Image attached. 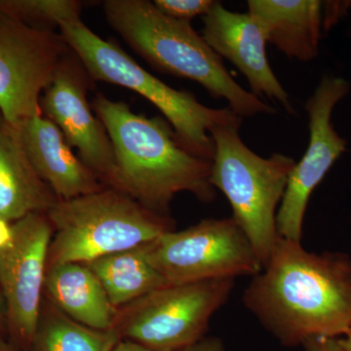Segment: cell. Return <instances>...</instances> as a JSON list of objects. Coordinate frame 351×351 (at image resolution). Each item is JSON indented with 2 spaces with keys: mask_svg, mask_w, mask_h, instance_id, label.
<instances>
[{
  "mask_svg": "<svg viewBox=\"0 0 351 351\" xmlns=\"http://www.w3.org/2000/svg\"><path fill=\"white\" fill-rule=\"evenodd\" d=\"M242 300L281 345H302L313 337L338 338L351 323V257L313 253L301 242L279 237Z\"/></svg>",
  "mask_w": 351,
  "mask_h": 351,
  "instance_id": "6da1fadb",
  "label": "cell"
},
{
  "mask_svg": "<svg viewBox=\"0 0 351 351\" xmlns=\"http://www.w3.org/2000/svg\"><path fill=\"white\" fill-rule=\"evenodd\" d=\"M156 8L168 17L189 21L205 16L213 7L214 0H154Z\"/></svg>",
  "mask_w": 351,
  "mask_h": 351,
  "instance_id": "44dd1931",
  "label": "cell"
},
{
  "mask_svg": "<svg viewBox=\"0 0 351 351\" xmlns=\"http://www.w3.org/2000/svg\"><path fill=\"white\" fill-rule=\"evenodd\" d=\"M112 351H163L152 350L134 341L120 339L113 348ZM170 351H226L225 345L218 338H204L195 345L182 348V350Z\"/></svg>",
  "mask_w": 351,
  "mask_h": 351,
  "instance_id": "7402d4cb",
  "label": "cell"
},
{
  "mask_svg": "<svg viewBox=\"0 0 351 351\" xmlns=\"http://www.w3.org/2000/svg\"><path fill=\"white\" fill-rule=\"evenodd\" d=\"M203 38L219 55L234 64L248 80L252 94L265 95L292 112L290 97L270 68L267 39L250 14L232 12L216 1L203 16Z\"/></svg>",
  "mask_w": 351,
  "mask_h": 351,
  "instance_id": "4fadbf2b",
  "label": "cell"
},
{
  "mask_svg": "<svg viewBox=\"0 0 351 351\" xmlns=\"http://www.w3.org/2000/svg\"><path fill=\"white\" fill-rule=\"evenodd\" d=\"M59 201L29 160L21 134L0 120V218L17 221L31 214H47Z\"/></svg>",
  "mask_w": 351,
  "mask_h": 351,
  "instance_id": "9a60e30c",
  "label": "cell"
},
{
  "mask_svg": "<svg viewBox=\"0 0 351 351\" xmlns=\"http://www.w3.org/2000/svg\"><path fill=\"white\" fill-rule=\"evenodd\" d=\"M350 89V83L343 78L326 76L307 101L309 144L301 161L295 163L291 172L277 212V232L281 239L301 242L309 197L346 151V141L335 130L331 117L332 110Z\"/></svg>",
  "mask_w": 351,
  "mask_h": 351,
  "instance_id": "30bf717a",
  "label": "cell"
},
{
  "mask_svg": "<svg viewBox=\"0 0 351 351\" xmlns=\"http://www.w3.org/2000/svg\"><path fill=\"white\" fill-rule=\"evenodd\" d=\"M248 13L271 43L290 59L317 56L325 4L317 0H250Z\"/></svg>",
  "mask_w": 351,
  "mask_h": 351,
  "instance_id": "2e32d148",
  "label": "cell"
},
{
  "mask_svg": "<svg viewBox=\"0 0 351 351\" xmlns=\"http://www.w3.org/2000/svg\"><path fill=\"white\" fill-rule=\"evenodd\" d=\"M120 341L117 332L98 331L71 319L48 302L41 309L34 343L38 351H112Z\"/></svg>",
  "mask_w": 351,
  "mask_h": 351,
  "instance_id": "d6986e66",
  "label": "cell"
},
{
  "mask_svg": "<svg viewBox=\"0 0 351 351\" xmlns=\"http://www.w3.org/2000/svg\"><path fill=\"white\" fill-rule=\"evenodd\" d=\"M15 237L14 221L0 218V255L13 243Z\"/></svg>",
  "mask_w": 351,
  "mask_h": 351,
  "instance_id": "cb8c5ba5",
  "label": "cell"
},
{
  "mask_svg": "<svg viewBox=\"0 0 351 351\" xmlns=\"http://www.w3.org/2000/svg\"><path fill=\"white\" fill-rule=\"evenodd\" d=\"M34 169L59 200H69L107 188L71 151L56 124L36 115L20 127Z\"/></svg>",
  "mask_w": 351,
  "mask_h": 351,
  "instance_id": "5bb4252c",
  "label": "cell"
},
{
  "mask_svg": "<svg viewBox=\"0 0 351 351\" xmlns=\"http://www.w3.org/2000/svg\"><path fill=\"white\" fill-rule=\"evenodd\" d=\"M302 346L306 351H345L338 338L313 337L304 341Z\"/></svg>",
  "mask_w": 351,
  "mask_h": 351,
  "instance_id": "603a6c76",
  "label": "cell"
},
{
  "mask_svg": "<svg viewBox=\"0 0 351 351\" xmlns=\"http://www.w3.org/2000/svg\"><path fill=\"white\" fill-rule=\"evenodd\" d=\"M345 336V339H341V346L345 351H351V323Z\"/></svg>",
  "mask_w": 351,
  "mask_h": 351,
  "instance_id": "484cf974",
  "label": "cell"
},
{
  "mask_svg": "<svg viewBox=\"0 0 351 351\" xmlns=\"http://www.w3.org/2000/svg\"><path fill=\"white\" fill-rule=\"evenodd\" d=\"M92 108L114 152L110 188L162 215H167L170 203L180 193H193L203 202L215 199L211 161L186 151L167 122L138 114L127 104L103 94L97 95Z\"/></svg>",
  "mask_w": 351,
  "mask_h": 351,
  "instance_id": "7a4b0ae2",
  "label": "cell"
},
{
  "mask_svg": "<svg viewBox=\"0 0 351 351\" xmlns=\"http://www.w3.org/2000/svg\"><path fill=\"white\" fill-rule=\"evenodd\" d=\"M71 52L61 34L0 16V113L21 127L40 114L41 93Z\"/></svg>",
  "mask_w": 351,
  "mask_h": 351,
  "instance_id": "9c48e42d",
  "label": "cell"
},
{
  "mask_svg": "<svg viewBox=\"0 0 351 351\" xmlns=\"http://www.w3.org/2000/svg\"><path fill=\"white\" fill-rule=\"evenodd\" d=\"M235 279L174 284L119 309L113 330L120 339L170 351L205 338L213 314L228 302Z\"/></svg>",
  "mask_w": 351,
  "mask_h": 351,
  "instance_id": "52a82bcc",
  "label": "cell"
},
{
  "mask_svg": "<svg viewBox=\"0 0 351 351\" xmlns=\"http://www.w3.org/2000/svg\"><path fill=\"white\" fill-rule=\"evenodd\" d=\"M5 327H7L6 306L1 288H0V330Z\"/></svg>",
  "mask_w": 351,
  "mask_h": 351,
  "instance_id": "d4e9b609",
  "label": "cell"
},
{
  "mask_svg": "<svg viewBox=\"0 0 351 351\" xmlns=\"http://www.w3.org/2000/svg\"><path fill=\"white\" fill-rule=\"evenodd\" d=\"M71 319L98 331H112L117 311L96 274L84 263H61L46 270L44 293Z\"/></svg>",
  "mask_w": 351,
  "mask_h": 351,
  "instance_id": "e0dca14e",
  "label": "cell"
},
{
  "mask_svg": "<svg viewBox=\"0 0 351 351\" xmlns=\"http://www.w3.org/2000/svg\"><path fill=\"white\" fill-rule=\"evenodd\" d=\"M59 29L90 80L127 88L151 101L172 125L182 147L199 158L213 160L212 129L242 123V117L230 108H208L193 94L168 86L136 63L119 45L97 36L82 19L61 23Z\"/></svg>",
  "mask_w": 351,
  "mask_h": 351,
  "instance_id": "277c9868",
  "label": "cell"
},
{
  "mask_svg": "<svg viewBox=\"0 0 351 351\" xmlns=\"http://www.w3.org/2000/svg\"><path fill=\"white\" fill-rule=\"evenodd\" d=\"M86 69L71 50L40 99V108L56 124L71 147L78 149L101 182L110 188L115 171L114 152L105 126L87 99Z\"/></svg>",
  "mask_w": 351,
  "mask_h": 351,
  "instance_id": "7c38bea8",
  "label": "cell"
},
{
  "mask_svg": "<svg viewBox=\"0 0 351 351\" xmlns=\"http://www.w3.org/2000/svg\"><path fill=\"white\" fill-rule=\"evenodd\" d=\"M13 243L0 255V288L7 327L25 343H34L40 320L53 226L46 214L14 221Z\"/></svg>",
  "mask_w": 351,
  "mask_h": 351,
  "instance_id": "8fae6325",
  "label": "cell"
},
{
  "mask_svg": "<svg viewBox=\"0 0 351 351\" xmlns=\"http://www.w3.org/2000/svg\"><path fill=\"white\" fill-rule=\"evenodd\" d=\"M241 123L223 124L210 132L215 152L210 182L230 201L237 221L263 267L279 239L276 209L287 188L295 161L274 154L263 158L239 137Z\"/></svg>",
  "mask_w": 351,
  "mask_h": 351,
  "instance_id": "8992f818",
  "label": "cell"
},
{
  "mask_svg": "<svg viewBox=\"0 0 351 351\" xmlns=\"http://www.w3.org/2000/svg\"><path fill=\"white\" fill-rule=\"evenodd\" d=\"M82 5L77 0H0V16L54 31L61 23L80 19Z\"/></svg>",
  "mask_w": 351,
  "mask_h": 351,
  "instance_id": "ffe728a7",
  "label": "cell"
},
{
  "mask_svg": "<svg viewBox=\"0 0 351 351\" xmlns=\"http://www.w3.org/2000/svg\"><path fill=\"white\" fill-rule=\"evenodd\" d=\"M0 351H19L12 345L7 341L5 339L0 336Z\"/></svg>",
  "mask_w": 351,
  "mask_h": 351,
  "instance_id": "4316f807",
  "label": "cell"
},
{
  "mask_svg": "<svg viewBox=\"0 0 351 351\" xmlns=\"http://www.w3.org/2000/svg\"><path fill=\"white\" fill-rule=\"evenodd\" d=\"M53 226L47 269L61 263H87L149 243L173 230L172 219L143 206L112 188L69 200L49 211Z\"/></svg>",
  "mask_w": 351,
  "mask_h": 351,
  "instance_id": "5b68a950",
  "label": "cell"
},
{
  "mask_svg": "<svg viewBox=\"0 0 351 351\" xmlns=\"http://www.w3.org/2000/svg\"><path fill=\"white\" fill-rule=\"evenodd\" d=\"M147 258L168 285L255 276L262 271L248 237L232 218L207 219L145 245Z\"/></svg>",
  "mask_w": 351,
  "mask_h": 351,
  "instance_id": "ba28073f",
  "label": "cell"
},
{
  "mask_svg": "<svg viewBox=\"0 0 351 351\" xmlns=\"http://www.w3.org/2000/svg\"><path fill=\"white\" fill-rule=\"evenodd\" d=\"M145 245L87 263L117 311L168 285L149 262Z\"/></svg>",
  "mask_w": 351,
  "mask_h": 351,
  "instance_id": "ac0fdd59",
  "label": "cell"
},
{
  "mask_svg": "<svg viewBox=\"0 0 351 351\" xmlns=\"http://www.w3.org/2000/svg\"><path fill=\"white\" fill-rule=\"evenodd\" d=\"M103 8L113 31L154 68L199 83L213 98L228 101L240 117L276 113L233 80L189 21L164 15L149 0H106Z\"/></svg>",
  "mask_w": 351,
  "mask_h": 351,
  "instance_id": "3957f363",
  "label": "cell"
}]
</instances>
